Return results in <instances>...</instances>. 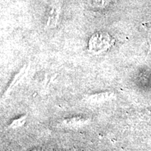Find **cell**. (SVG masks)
Returning a JSON list of instances; mask_svg holds the SVG:
<instances>
[{
	"mask_svg": "<svg viewBox=\"0 0 151 151\" xmlns=\"http://www.w3.org/2000/svg\"><path fill=\"white\" fill-rule=\"evenodd\" d=\"M111 45L110 37L106 34H97L90 39V50L93 52H99L107 49Z\"/></svg>",
	"mask_w": 151,
	"mask_h": 151,
	"instance_id": "6da1fadb",
	"label": "cell"
},
{
	"mask_svg": "<svg viewBox=\"0 0 151 151\" xmlns=\"http://www.w3.org/2000/svg\"><path fill=\"white\" fill-rule=\"evenodd\" d=\"M110 0H94V4L97 5V6L104 7L109 3Z\"/></svg>",
	"mask_w": 151,
	"mask_h": 151,
	"instance_id": "7a4b0ae2",
	"label": "cell"
}]
</instances>
